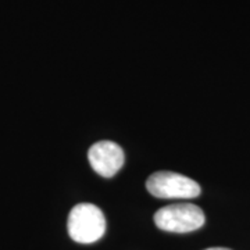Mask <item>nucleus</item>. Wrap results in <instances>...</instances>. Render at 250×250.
Instances as JSON below:
<instances>
[{"label":"nucleus","mask_w":250,"mask_h":250,"mask_svg":"<svg viewBox=\"0 0 250 250\" xmlns=\"http://www.w3.org/2000/svg\"><path fill=\"white\" fill-rule=\"evenodd\" d=\"M68 233L78 243H93L106 231V218L102 210L90 203H81L68 215Z\"/></svg>","instance_id":"nucleus-1"},{"label":"nucleus","mask_w":250,"mask_h":250,"mask_svg":"<svg viewBox=\"0 0 250 250\" xmlns=\"http://www.w3.org/2000/svg\"><path fill=\"white\" fill-rule=\"evenodd\" d=\"M205 220V213L202 208L190 203L167 206L154 214V224L161 231L174 233L196 231L203 227Z\"/></svg>","instance_id":"nucleus-2"},{"label":"nucleus","mask_w":250,"mask_h":250,"mask_svg":"<svg viewBox=\"0 0 250 250\" xmlns=\"http://www.w3.org/2000/svg\"><path fill=\"white\" fill-rule=\"evenodd\" d=\"M146 188L150 195L159 199H193L202 192L196 181L170 171L152 174L146 182Z\"/></svg>","instance_id":"nucleus-3"},{"label":"nucleus","mask_w":250,"mask_h":250,"mask_svg":"<svg viewBox=\"0 0 250 250\" xmlns=\"http://www.w3.org/2000/svg\"><path fill=\"white\" fill-rule=\"evenodd\" d=\"M88 159L92 168L99 175L110 178L121 170L124 164V152L117 143L111 141H102L96 142L90 147Z\"/></svg>","instance_id":"nucleus-4"},{"label":"nucleus","mask_w":250,"mask_h":250,"mask_svg":"<svg viewBox=\"0 0 250 250\" xmlns=\"http://www.w3.org/2000/svg\"><path fill=\"white\" fill-rule=\"evenodd\" d=\"M206 250H231V249H227V248H211V249H206Z\"/></svg>","instance_id":"nucleus-5"}]
</instances>
